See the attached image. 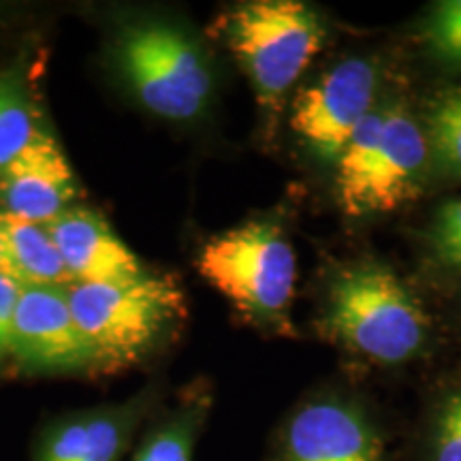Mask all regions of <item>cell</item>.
<instances>
[{
  "instance_id": "6da1fadb",
  "label": "cell",
  "mask_w": 461,
  "mask_h": 461,
  "mask_svg": "<svg viewBox=\"0 0 461 461\" xmlns=\"http://www.w3.org/2000/svg\"><path fill=\"white\" fill-rule=\"evenodd\" d=\"M321 331L370 361L397 366L423 350L429 319L393 269L357 263L333 278Z\"/></svg>"
},
{
  "instance_id": "7a4b0ae2",
  "label": "cell",
  "mask_w": 461,
  "mask_h": 461,
  "mask_svg": "<svg viewBox=\"0 0 461 461\" xmlns=\"http://www.w3.org/2000/svg\"><path fill=\"white\" fill-rule=\"evenodd\" d=\"M194 267L252 325L291 331L297 258L285 229L272 218H252L201 244Z\"/></svg>"
},
{
  "instance_id": "3957f363",
  "label": "cell",
  "mask_w": 461,
  "mask_h": 461,
  "mask_svg": "<svg viewBox=\"0 0 461 461\" xmlns=\"http://www.w3.org/2000/svg\"><path fill=\"white\" fill-rule=\"evenodd\" d=\"M67 295L99 370L146 359L186 314L180 285L149 269L124 282H73Z\"/></svg>"
},
{
  "instance_id": "277c9868",
  "label": "cell",
  "mask_w": 461,
  "mask_h": 461,
  "mask_svg": "<svg viewBox=\"0 0 461 461\" xmlns=\"http://www.w3.org/2000/svg\"><path fill=\"white\" fill-rule=\"evenodd\" d=\"M216 28L269 118L280 113L286 92L322 50L327 34L322 17L299 0L235 5L218 17Z\"/></svg>"
},
{
  "instance_id": "5b68a950",
  "label": "cell",
  "mask_w": 461,
  "mask_h": 461,
  "mask_svg": "<svg viewBox=\"0 0 461 461\" xmlns=\"http://www.w3.org/2000/svg\"><path fill=\"white\" fill-rule=\"evenodd\" d=\"M115 56L132 95L149 113L190 122L205 112L214 75L186 31L167 22L131 24L115 41Z\"/></svg>"
},
{
  "instance_id": "8992f818",
  "label": "cell",
  "mask_w": 461,
  "mask_h": 461,
  "mask_svg": "<svg viewBox=\"0 0 461 461\" xmlns=\"http://www.w3.org/2000/svg\"><path fill=\"white\" fill-rule=\"evenodd\" d=\"M378 68L366 58L338 62L293 103L291 129L322 165L336 167L339 154L376 103Z\"/></svg>"
},
{
  "instance_id": "52a82bcc",
  "label": "cell",
  "mask_w": 461,
  "mask_h": 461,
  "mask_svg": "<svg viewBox=\"0 0 461 461\" xmlns=\"http://www.w3.org/2000/svg\"><path fill=\"white\" fill-rule=\"evenodd\" d=\"M14 363L28 374L99 370L73 316L67 286H22L14 319Z\"/></svg>"
},
{
  "instance_id": "ba28073f",
  "label": "cell",
  "mask_w": 461,
  "mask_h": 461,
  "mask_svg": "<svg viewBox=\"0 0 461 461\" xmlns=\"http://www.w3.org/2000/svg\"><path fill=\"white\" fill-rule=\"evenodd\" d=\"M431 160L428 135L417 120L397 103L384 105V124L372 163L355 190L339 205L350 218L387 214L417 199Z\"/></svg>"
},
{
  "instance_id": "9c48e42d",
  "label": "cell",
  "mask_w": 461,
  "mask_h": 461,
  "mask_svg": "<svg viewBox=\"0 0 461 461\" xmlns=\"http://www.w3.org/2000/svg\"><path fill=\"white\" fill-rule=\"evenodd\" d=\"M154 408V389L124 402L54 417L34 438L31 461H124L137 429Z\"/></svg>"
},
{
  "instance_id": "30bf717a",
  "label": "cell",
  "mask_w": 461,
  "mask_h": 461,
  "mask_svg": "<svg viewBox=\"0 0 461 461\" xmlns=\"http://www.w3.org/2000/svg\"><path fill=\"white\" fill-rule=\"evenodd\" d=\"M82 186L65 149L51 132L39 131L24 152L0 169V212L48 227L77 205Z\"/></svg>"
},
{
  "instance_id": "8fae6325",
  "label": "cell",
  "mask_w": 461,
  "mask_h": 461,
  "mask_svg": "<svg viewBox=\"0 0 461 461\" xmlns=\"http://www.w3.org/2000/svg\"><path fill=\"white\" fill-rule=\"evenodd\" d=\"M282 461H384V448L357 408L325 400L305 403L288 420Z\"/></svg>"
},
{
  "instance_id": "7c38bea8",
  "label": "cell",
  "mask_w": 461,
  "mask_h": 461,
  "mask_svg": "<svg viewBox=\"0 0 461 461\" xmlns=\"http://www.w3.org/2000/svg\"><path fill=\"white\" fill-rule=\"evenodd\" d=\"M48 230L73 282H124L148 272L99 212L73 205Z\"/></svg>"
},
{
  "instance_id": "4fadbf2b",
  "label": "cell",
  "mask_w": 461,
  "mask_h": 461,
  "mask_svg": "<svg viewBox=\"0 0 461 461\" xmlns=\"http://www.w3.org/2000/svg\"><path fill=\"white\" fill-rule=\"evenodd\" d=\"M5 274L22 286H71L65 261L48 227L0 212Z\"/></svg>"
},
{
  "instance_id": "5bb4252c",
  "label": "cell",
  "mask_w": 461,
  "mask_h": 461,
  "mask_svg": "<svg viewBox=\"0 0 461 461\" xmlns=\"http://www.w3.org/2000/svg\"><path fill=\"white\" fill-rule=\"evenodd\" d=\"M205 411L207 397L190 395L143 436L131 461H193Z\"/></svg>"
},
{
  "instance_id": "9a60e30c",
  "label": "cell",
  "mask_w": 461,
  "mask_h": 461,
  "mask_svg": "<svg viewBox=\"0 0 461 461\" xmlns=\"http://www.w3.org/2000/svg\"><path fill=\"white\" fill-rule=\"evenodd\" d=\"M41 129L20 71L0 73V169L20 157Z\"/></svg>"
},
{
  "instance_id": "2e32d148",
  "label": "cell",
  "mask_w": 461,
  "mask_h": 461,
  "mask_svg": "<svg viewBox=\"0 0 461 461\" xmlns=\"http://www.w3.org/2000/svg\"><path fill=\"white\" fill-rule=\"evenodd\" d=\"M428 141L438 169L461 177V86L440 92L431 101Z\"/></svg>"
},
{
  "instance_id": "e0dca14e",
  "label": "cell",
  "mask_w": 461,
  "mask_h": 461,
  "mask_svg": "<svg viewBox=\"0 0 461 461\" xmlns=\"http://www.w3.org/2000/svg\"><path fill=\"white\" fill-rule=\"evenodd\" d=\"M423 41L429 54L447 67H461V0L438 3L423 28Z\"/></svg>"
},
{
  "instance_id": "ac0fdd59",
  "label": "cell",
  "mask_w": 461,
  "mask_h": 461,
  "mask_svg": "<svg viewBox=\"0 0 461 461\" xmlns=\"http://www.w3.org/2000/svg\"><path fill=\"white\" fill-rule=\"evenodd\" d=\"M429 246L442 267L461 269V199L440 207L429 230Z\"/></svg>"
},
{
  "instance_id": "d6986e66",
  "label": "cell",
  "mask_w": 461,
  "mask_h": 461,
  "mask_svg": "<svg viewBox=\"0 0 461 461\" xmlns=\"http://www.w3.org/2000/svg\"><path fill=\"white\" fill-rule=\"evenodd\" d=\"M434 461H461V391L447 402L438 417Z\"/></svg>"
},
{
  "instance_id": "ffe728a7",
  "label": "cell",
  "mask_w": 461,
  "mask_h": 461,
  "mask_svg": "<svg viewBox=\"0 0 461 461\" xmlns=\"http://www.w3.org/2000/svg\"><path fill=\"white\" fill-rule=\"evenodd\" d=\"M22 285L0 272V370L14 363V319Z\"/></svg>"
},
{
  "instance_id": "44dd1931",
  "label": "cell",
  "mask_w": 461,
  "mask_h": 461,
  "mask_svg": "<svg viewBox=\"0 0 461 461\" xmlns=\"http://www.w3.org/2000/svg\"><path fill=\"white\" fill-rule=\"evenodd\" d=\"M0 272H5V261H3V250H0Z\"/></svg>"
}]
</instances>
